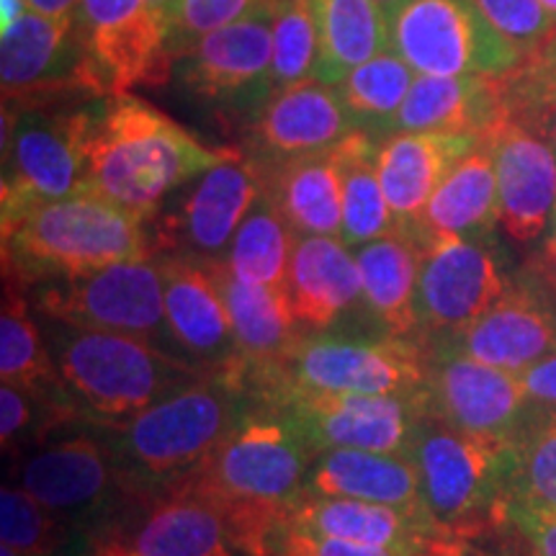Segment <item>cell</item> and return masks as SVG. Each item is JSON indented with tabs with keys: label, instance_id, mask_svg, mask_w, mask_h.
<instances>
[{
	"label": "cell",
	"instance_id": "cell-20",
	"mask_svg": "<svg viewBox=\"0 0 556 556\" xmlns=\"http://www.w3.org/2000/svg\"><path fill=\"white\" fill-rule=\"evenodd\" d=\"M356 129L336 88L317 78L281 88L248 116L242 152L258 163L317 155Z\"/></svg>",
	"mask_w": 556,
	"mask_h": 556
},
{
	"label": "cell",
	"instance_id": "cell-19",
	"mask_svg": "<svg viewBox=\"0 0 556 556\" xmlns=\"http://www.w3.org/2000/svg\"><path fill=\"white\" fill-rule=\"evenodd\" d=\"M170 338L206 377L242 387V356L225 299L199 258L160 255ZM245 389V387H242Z\"/></svg>",
	"mask_w": 556,
	"mask_h": 556
},
{
	"label": "cell",
	"instance_id": "cell-18",
	"mask_svg": "<svg viewBox=\"0 0 556 556\" xmlns=\"http://www.w3.org/2000/svg\"><path fill=\"white\" fill-rule=\"evenodd\" d=\"M16 484L70 523L109 505L131 479L106 438L78 433L21 458Z\"/></svg>",
	"mask_w": 556,
	"mask_h": 556
},
{
	"label": "cell",
	"instance_id": "cell-7",
	"mask_svg": "<svg viewBox=\"0 0 556 556\" xmlns=\"http://www.w3.org/2000/svg\"><path fill=\"white\" fill-rule=\"evenodd\" d=\"M317 454L287 409L268 405L248 413L193 475L173 486L197 492L214 507L289 510L304 492Z\"/></svg>",
	"mask_w": 556,
	"mask_h": 556
},
{
	"label": "cell",
	"instance_id": "cell-10",
	"mask_svg": "<svg viewBox=\"0 0 556 556\" xmlns=\"http://www.w3.org/2000/svg\"><path fill=\"white\" fill-rule=\"evenodd\" d=\"M26 291L41 317L70 328L122 332L152 343L165 332L170 336L163 270L155 258L50 278Z\"/></svg>",
	"mask_w": 556,
	"mask_h": 556
},
{
	"label": "cell",
	"instance_id": "cell-44",
	"mask_svg": "<svg viewBox=\"0 0 556 556\" xmlns=\"http://www.w3.org/2000/svg\"><path fill=\"white\" fill-rule=\"evenodd\" d=\"M510 528L533 556H556V513L526 503H507L500 528Z\"/></svg>",
	"mask_w": 556,
	"mask_h": 556
},
{
	"label": "cell",
	"instance_id": "cell-33",
	"mask_svg": "<svg viewBox=\"0 0 556 556\" xmlns=\"http://www.w3.org/2000/svg\"><path fill=\"white\" fill-rule=\"evenodd\" d=\"M377 142L368 131L353 129L336 144L343 178V242L361 248L397 229L377 173Z\"/></svg>",
	"mask_w": 556,
	"mask_h": 556
},
{
	"label": "cell",
	"instance_id": "cell-51",
	"mask_svg": "<svg viewBox=\"0 0 556 556\" xmlns=\"http://www.w3.org/2000/svg\"><path fill=\"white\" fill-rule=\"evenodd\" d=\"M462 556H492V554H484V552H475V548H469L467 544H464V548H462Z\"/></svg>",
	"mask_w": 556,
	"mask_h": 556
},
{
	"label": "cell",
	"instance_id": "cell-29",
	"mask_svg": "<svg viewBox=\"0 0 556 556\" xmlns=\"http://www.w3.org/2000/svg\"><path fill=\"white\" fill-rule=\"evenodd\" d=\"M500 225L495 155L486 139L464 155L430 197L420 219L407 225L417 240H486Z\"/></svg>",
	"mask_w": 556,
	"mask_h": 556
},
{
	"label": "cell",
	"instance_id": "cell-53",
	"mask_svg": "<svg viewBox=\"0 0 556 556\" xmlns=\"http://www.w3.org/2000/svg\"><path fill=\"white\" fill-rule=\"evenodd\" d=\"M541 3L546 5V11L552 13V16H556V0H541Z\"/></svg>",
	"mask_w": 556,
	"mask_h": 556
},
{
	"label": "cell",
	"instance_id": "cell-28",
	"mask_svg": "<svg viewBox=\"0 0 556 556\" xmlns=\"http://www.w3.org/2000/svg\"><path fill=\"white\" fill-rule=\"evenodd\" d=\"M304 492L317 497H348L392 505L428 518L422 503L420 471L413 456L379 451L330 448L312 462Z\"/></svg>",
	"mask_w": 556,
	"mask_h": 556
},
{
	"label": "cell",
	"instance_id": "cell-5",
	"mask_svg": "<svg viewBox=\"0 0 556 556\" xmlns=\"http://www.w3.org/2000/svg\"><path fill=\"white\" fill-rule=\"evenodd\" d=\"M409 456L420 471L422 503L438 536L469 541L503 526L513 443L464 433L426 413Z\"/></svg>",
	"mask_w": 556,
	"mask_h": 556
},
{
	"label": "cell",
	"instance_id": "cell-27",
	"mask_svg": "<svg viewBox=\"0 0 556 556\" xmlns=\"http://www.w3.org/2000/svg\"><path fill=\"white\" fill-rule=\"evenodd\" d=\"M96 556H235L222 513L197 492L170 486V495L122 536L103 541Z\"/></svg>",
	"mask_w": 556,
	"mask_h": 556
},
{
	"label": "cell",
	"instance_id": "cell-26",
	"mask_svg": "<svg viewBox=\"0 0 556 556\" xmlns=\"http://www.w3.org/2000/svg\"><path fill=\"white\" fill-rule=\"evenodd\" d=\"M287 528L353 544L394 548L402 554H426L435 533L428 518L392 505L348 497H317L302 492L287 513Z\"/></svg>",
	"mask_w": 556,
	"mask_h": 556
},
{
	"label": "cell",
	"instance_id": "cell-48",
	"mask_svg": "<svg viewBox=\"0 0 556 556\" xmlns=\"http://www.w3.org/2000/svg\"><path fill=\"white\" fill-rule=\"evenodd\" d=\"M528 266L536 270V274L548 283V289L556 294V238L548 240L546 245L528 261Z\"/></svg>",
	"mask_w": 556,
	"mask_h": 556
},
{
	"label": "cell",
	"instance_id": "cell-9",
	"mask_svg": "<svg viewBox=\"0 0 556 556\" xmlns=\"http://www.w3.org/2000/svg\"><path fill=\"white\" fill-rule=\"evenodd\" d=\"M384 16L389 50L417 75L495 78L523 62V54L486 24L471 0H405Z\"/></svg>",
	"mask_w": 556,
	"mask_h": 556
},
{
	"label": "cell",
	"instance_id": "cell-13",
	"mask_svg": "<svg viewBox=\"0 0 556 556\" xmlns=\"http://www.w3.org/2000/svg\"><path fill=\"white\" fill-rule=\"evenodd\" d=\"M78 34L103 99L173 78L168 13L148 0H83Z\"/></svg>",
	"mask_w": 556,
	"mask_h": 556
},
{
	"label": "cell",
	"instance_id": "cell-34",
	"mask_svg": "<svg viewBox=\"0 0 556 556\" xmlns=\"http://www.w3.org/2000/svg\"><path fill=\"white\" fill-rule=\"evenodd\" d=\"M0 379L3 384L67 394L45 330L31 317L29 291L5 278L0 309Z\"/></svg>",
	"mask_w": 556,
	"mask_h": 556
},
{
	"label": "cell",
	"instance_id": "cell-32",
	"mask_svg": "<svg viewBox=\"0 0 556 556\" xmlns=\"http://www.w3.org/2000/svg\"><path fill=\"white\" fill-rule=\"evenodd\" d=\"M319 24L317 80L336 86L351 70L389 50L384 11L374 0H315Z\"/></svg>",
	"mask_w": 556,
	"mask_h": 556
},
{
	"label": "cell",
	"instance_id": "cell-6",
	"mask_svg": "<svg viewBox=\"0 0 556 556\" xmlns=\"http://www.w3.org/2000/svg\"><path fill=\"white\" fill-rule=\"evenodd\" d=\"M99 99L3 103L0 219L86 193L88 142Z\"/></svg>",
	"mask_w": 556,
	"mask_h": 556
},
{
	"label": "cell",
	"instance_id": "cell-30",
	"mask_svg": "<svg viewBox=\"0 0 556 556\" xmlns=\"http://www.w3.org/2000/svg\"><path fill=\"white\" fill-rule=\"evenodd\" d=\"M261 165L266 173V199L299 238L343 235V178L336 148Z\"/></svg>",
	"mask_w": 556,
	"mask_h": 556
},
{
	"label": "cell",
	"instance_id": "cell-23",
	"mask_svg": "<svg viewBox=\"0 0 556 556\" xmlns=\"http://www.w3.org/2000/svg\"><path fill=\"white\" fill-rule=\"evenodd\" d=\"M482 139L446 131H397L377 142V173L397 227L420 219L448 170Z\"/></svg>",
	"mask_w": 556,
	"mask_h": 556
},
{
	"label": "cell",
	"instance_id": "cell-22",
	"mask_svg": "<svg viewBox=\"0 0 556 556\" xmlns=\"http://www.w3.org/2000/svg\"><path fill=\"white\" fill-rule=\"evenodd\" d=\"M199 261L212 274L222 299H225L242 356V387L278 371L307 338L291 315L287 291L240 281L227 268L225 258Z\"/></svg>",
	"mask_w": 556,
	"mask_h": 556
},
{
	"label": "cell",
	"instance_id": "cell-41",
	"mask_svg": "<svg viewBox=\"0 0 556 556\" xmlns=\"http://www.w3.org/2000/svg\"><path fill=\"white\" fill-rule=\"evenodd\" d=\"M510 119L556 106V31L516 70L500 75Z\"/></svg>",
	"mask_w": 556,
	"mask_h": 556
},
{
	"label": "cell",
	"instance_id": "cell-14",
	"mask_svg": "<svg viewBox=\"0 0 556 556\" xmlns=\"http://www.w3.org/2000/svg\"><path fill=\"white\" fill-rule=\"evenodd\" d=\"M426 407L464 433L513 443L533 413L518 374L486 366L446 343L426 345Z\"/></svg>",
	"mask_w": 556,
	"mask_h": 556
},
{
	"label": "cell",
	"instance_id": "cell-49",
	"mask_svg": "<svg viewBox=\"0 0 556 556\" xmlns=\"http://www.w3.org/2000/svg\"><path fill=\"white\" fill-rule=\"evenodd\" d=\"M29 0H0V31H9L13 24H18L26 16Z\"/></svg>",
	"mask_w": 556,
	"mask_h": 556
},
{
	"label": "cell",
	"instance_id": "cell-40",
	"mask_svg": "<svg viewBox=\"0 0 556 556\" xmlns=\"http://www.w3.org/2000/svg\"><path fill=\"white\" fill-rule=\"evenodd\" d=\"M276 0H173L168 5V50L170 58L191 47L206 34L250 16Z\"/></svg>",
	"mask_w": 556,
	"mask_h": 556
},
{
	"label": "cell",
	"instance_id": "cell-35",
	"mask_svg": "<svg viewBox=\"0 0 556 556\" xmlns=\"http://www.w3.org/2000/svg\"><path fill=\"white\" fill-rule=\"evenodd\" d=\"M415 83V70L397 52L384 50L338 80L336 93L348 119L374 139H384Z\"/></svg>",
	"mask_w": 556,
	"mask_h": 556
},
{
	"label": "cell",
	"instance_id": "cell-16",
	"mask_svg": "<svg viewBox=\"0 0 556 556\" xmlns=\"http://www.w3.org/2000/svg\"><path fill=\"white\" fill-rule=\"evenodd\" d=\"M302 428L317 451L358 448L409 456L426 417V394L387 397V394H323L289 392L276 402Z\"/></svg>",
	"mask_w": 556,
	"mask_h": 556
},
{
	"label": "cell",
	"instance_id": "cell-3",
	"mask_svg": "<svg viewBox=\"0 0 556 556\" xmlns=\"http://www.w3.org/2000/svg\"><path fill=\"white\" fill-rule=\"evenodd\" d=\"M47 323V343L67 392L99 417L101 426L129 420L178 389L208 379L152 340Z\"/></svg>",
	"mask_w": 556,
	"mask_h": 556
},
{
	"label": "cell",
	"instance_id": "cell-4",
	"mask_svg": "<svg viewBox=\"0 0 556 556\" xmlns=\"http://www.w3.org/2000/svg\"><path fill=\"white\" fill-rule=\"evenodd\" d=\"M245 389L225 379H201L109 428L111 448L135 482H168L193 475L245 420Z\"/></svg>",
	"mask_w": 556,
	"mask_h": 556
},
{
	"label": "cell",
	"instance_id": "cell-39",
	"mask_svg": "<svg viewBox=\"0 0 556 556\" xmlns=\"http://www.w3.org/2000/svg\"><path fill=\"white\" fill-rule=\"evenodd\" d=\"M70 523L34 500L24 486L0 490V541L21 556H54L70 544Z\"/></svg>",
	"mask_w": 556,
	"mask_h": 556
},
{
	"label": "cell",
	"instance_id": "cell-17",
	"mask_svg": "<svg viewBox=\"0 0 556 556\" xmlns=\"http://www.w3.org/2000/svg\"><path fill=\"white\" fill-rule=\"evenodd\" d=\"M446 345L520 377L556 353V294L526 263L510 278L505 294Z\"/></svg>",
	"mask_w": 556,
	"mask_h": 556
},
{
	"label": "cell",
	"instance_id": "cell-43",
	"mask_svg": "<svg viewBox=\"0 0 556 556\" xmlns=\"http://www.w3.org/2000/svg\"><path fill=\"white\" fill-rule=\"evenodd\" d=\"M274 556H438V539L426 554H402L394 548H381V546H366V544H353V541L343 539H325L315 536V533L294 531L283 523L281 533L276 539Z\"/></svg>",
	"mask_w": 556,
	"mask_h": 556
},
{
	"label": "cell",
	"instance_id": "cell-8",
	"mask_svg": "<svg viewBox=\"0 0 556 556\" xmlns=\"http://www.w3.org/2000/svg\"><path fill=\"white\" fill-rule=\"evenodd\" d=\"M428 381V351L413 338H304L278 371L253 389L276 405L289 392L387 394L420 397Z\"/></svg>",
	"mask_w": 556,
	"mask_h": 556
},
{
	"label": "cell",
	"instance_id": "cell-47",
	"mask_svg": "<svg viewBox=\"0 0 556 556\" xmlns=\"http://www.w3.org/2000/svg\"><path fill=\"white\" fill-rule=\"evenodd\" d=\"M83 0H29V11L54 21H73L78 18Z\"/></svg>",
	"mask_w": 556,
	"mask_h": 556
},
{
	"label": "cell",
	"instance_id": "cell-31",
	"mask_svg": "<svg viewBox=\"0 0 556 556\" xmlns=\"http://www.w3.org/2000/svg\"><path fill=\"white\" fill-rule=\"evenodd\" d=\"M364 283V307L371 312L384 336L417 340V276H420V242L407 227L366 242L356 253Z\"/></svg>",
	"mask_w": 556,
	"mask_h": 556
},
{
	"label": "cell",
	"instance_id": "cell-24",
	"mask_svg": "<svg viewBox=\"0 0 556 556\" xmlns=\"http://www.w3.org/2000/svg\"><path fill=\"white\" fill-rule=\"evenodd\" d=\"M283 291L304 336L336 328L364 302L356 255L338 238H299Z\"/></svg>",
	"mask_w": 556,
	"mask_h": 556
},
{
	"label": "cell",
	"instance_id": "cell-12",
	"mask_svg": "<svg viewBox=\"0 0 556 556\" xmlns=\"http://www.w3.org/2000/svg\"><path fill=\"white\" fill-rule=\"evenodd\" d=\"M417 242L422 250L415 296L417 340L422 345L446 343L469 330L505 294L510 278L484 240Z\"/></svg>",
	"mask_w": 556,
	"mask_h": 556
},
{
	"label": "cell",
	"instance_id": "cell-38",
	"mask_svg": "<svg viewBox=\"0 0 556 556\" xmlns=\"http://www.w3.org/2000/svg\"><path fill=\"white\" fill-rule=\"evenodd\" d=\"M319 62L315 0H278L274 13V65L270 88L281 90L312 80Z\"/></svg>",
	"mask_w": 556,
	"mask_h": 556
},
{
	"label": "cell",
	"instance_id": "cell-52",
	"mask_svg": "<svg viewBox=\"0 0 556 556\" xmlns=\"http://www.w3.org/2000/svg\"><path fill=\"white\" fill-rule=\"evenodd\" d=\"M150 5H157V9H163V11H168V5L173 3V0H148Z\"/></svg>",
	"mask_w": 556,
	"mask_h": 556
},
{
	"label": "cell",
	"instance_id": "cell-37",
	"mask_svg": "<svg viewBox=\"0 0 556 556\" xmlns=\"http://www.w3.org/2000/svg\"><path fill=\"white\" fill-rule=\"evenodd\" d=\"M510 503L556 513V413L533 407L513 441Z\"/></svg>",
	"mask_w": 556,
	"mask_h": 556
},
{
	"label": "cell",
	"instance_id": "cell-50",
	"mask_svg": "<svg viewBox=\"0 0 556 556\" xmlns=\"http://www.w3.org/2000/svg\"><path fill=\"white\" fill-rule=\"evenodd\" d=\"M374 3H377L381 11H389V9H394V5L405 3V0H374Z\"/></svg>",
	"mask_w": 556,
	"mask_h": 556
},
{
	"label": "cell",
	"instance_id": "cell-1",
	"mask_svg": "<svg viewBox=\"0 0 556 556\" xmlns=\"http://www.w3.org/2000/svg\"><path fill=\"white\" fill-rule=\"evenodd\" d=\"M240 152L206 148L137 96H109L96 103L86 193L150 222L180 186Z\"/></svg>",
	"mask_w": 556,
	"mask_h": 556
},
{
	"label": "cell",
	"instance_id": "cell-15",
	"mask_svg": "<svg viewBox=\"0 0 556 556\" xmlns=\"http://www.w3.org/2000/svg\"><path fill=\"white\" fill-rule=\"evenodd\" d=\"M276 3L206 34L178 52L173 58V78L201 101L227 103L248 111V116L253 114L274 96L270 65Z\"/></svg>",
	"mask_w": 556,
	"mask_h": 556
},
{
	"label": "cell",
	"instance_id": "cell-45",
	"mask_svg": "<svg viewBox=\"0 0 556 556\" xmlns=\"http://www.w3.org/2000/svg\"><path fill=\"white\" fill-rule=\"evenodd\" d=\"M520 381L533 405L556 413V353L520 374Z\"/></svg>",
	"mask_w": 556,
	"mask_h": 556
},
{
	"label": "cell",
	"instance_id": "cell-21",
	"mask_svg": "<svg viewBox=\"0 0 556 556\" xmlns=\"http://www.w3.org/2000/svg\"><path fill=\"white\" fill-rule=\"evenodd\" d=\"M497 170L500 227L518 245L539 240L556 208V155L533 131L507 119L486 137Z\"/></svg>",
	"mask_w": 556,
	"mask_h": 556
},
{
	"label": "cell",
	"instance_id": "cell-46",
	"mask_svg": "<svg viewBox=\"0 0 556 556\" xmlns=\"http://www.w3.org/2000/svg\"><path fill=\"white\" fill-rule=\"evenodd\" d=\"M510 122H516L528 131H533V135H539L556 155V106L531 111V114L518 116V119H510Z\"/></svg>",
	"mask_w": 556,
	"mask_h": 556
},
{
	"label": "cell",
	"instance_id": "cell-2",
	"mask_svg": "<svg viewBox=\"0 0 556 556\" xmlns=\"http://www.w3.org/2000/svg\"><path fill=\"white\" fill-rule=\"evenodd\" d=\"M3 222V278L24 289L114 263L152 261L148 222L93 193L31 206Z\"/></svg>",
	"mask_w": 556,
	"mask_h": 556
},
{
	"label": "cell",
	"instance_id": "cell-11",
	"mask_svg": "<svg viewBox=\"0 0 556 556\" xmlns=\"http://www.w3.org/2000/svg\"><path fill=\"white\" fill-rule=\"evenodd\" d=\"M266 193V173L245 152L180 186L152 217L155 255L225 258L232 238Z\"/></svg>",
	"mask_w": 556,
	"mask_h": 556
},
{
	"label": "cell",
	"instance_id": "cell-36",
	"mask_svg": "<svg viewBox=\"0 0 556 556\" xmlns=\"http://www.w3.org/2000/svg\"><path fill=\"white\" fill-rule=\"evenodd\" d=\"M296 240L299 235L263 193V199L253 206V212L248 214L232 238L225 263L240 281L268 289H287L289 263Z\"/></svg>",
	"mask_w": 556,
	"mask_h": 556
},
{
	"label": "cell",
	"instance_id": "cell-25",
	"mask_svg": "<svg viewBox=\"0 0 556 556\" xmlns=\"http://www.w3.org/2000/svg\"><path fill=\"white\" fill-rule=\"evenodd\" d=\"M510 119L500 75L438 78L417 75L405 103L392 119L389 135L397 131H446L486 139ZM387 135V137H389Z\"/></svg>",
	"mask_w": 556,
	"mask_h": 556
},
{
	"label": "cell",
	"instance_id": "cell-42",
	"mask_svg": "<svg viewBox=\"0 0 556 556\" xmlns=\"http://www.w3.org/2000/svg\"><path fill=\"white\" fill-rule=\"evenodd\" d=\"M500 37L523 54H533L556 31V16L541 0H471Z\"/></svg>",
	"mask_w": 556,
	"mask_h": 556
}]
</instances>
